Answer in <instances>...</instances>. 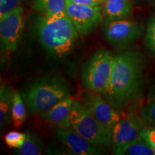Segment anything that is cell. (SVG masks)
<instances>
[{
    "instance_id": "20",
    "label": "cell",
    "mask_w": 155,
    "mask_h": 155,
    "mask_svg": "<svg viewBox=\"0 0 155 155\" xmlns=\"http://www.w3.org/2000/svg\"><path fill=\"white\" fill-rule=\"evenodd\" d=\"M26 135L25 133H20L18 131H10L5 137V141L7 145L12 148H19L24 144Z\"/></svg>"
},
{
    "instance_id": "8",
    "label": "cell",
    "mask_w": 155,
    "mask_h": 155,
    "mask_svg": "<svg viewBox=\"0 0 155 155\" xmlns=\"http://www.w3.org/2000/svg\"><path fill=\"white\" fill-rule=\"evenodd\" d=\"M24 25V12L21 7L0 17V41L2 51L11 53L17 49L22 38Z\"/></svg>"
},
{
    "instance_id": "23",
    "label": "cell",
    "mask_w": 155,
    "mask_h": 155,
    "mask_svg": "<svg viewBox=\"0 0 155 155\" xmlns=\"http://www.w3.org/2000/svg\"><path fill=\"white\" fill-rule=\"evenodd\" d=\"M146 38L149 47L155 53V17L149 23Z\"/></svg>"
},
{
    "instance_id": "13",
    "label": "cell",
    "mask_w": 155,
    "mask_h": 155,
    "mask_svg": "<svg viewBox=\"0 0 155 155\" xmlns=\"http://www.w3.org/2000/svg\"><path fill=\"white\" fill-rule=\"evenodd\" d=\"M133 7L130 0H105L102 14L106 20H118L129 17Z\"/></svg>"
},
{
    "instance_id": "2",
    "label": "cell",
    "mask_w": 155,
    "mask_h": 155,
    "mask_svg": "<svg viewBox=\"0 0 155 155\" xmlns=\"http://www.w3.org/2000/svg\"><path fill=\"white\" fill-rule=\"evenodd\" d=\"M38 34L45 49L58 58L71 53L79 36L67 15L53 18L42 16L38 23Z\"/></svg>"
},
{
    "instance_id": "21",
    "label": "cell",
    "mask_w": 155,
    "mask_h": 155,
    "mask_svg": "<svg viewBox=\"0 0 155 155\" xmlns=\"http://www.w3.org/2000/svg\"><path fill=\"white\" fill-rule=\"evenodd\" d=\"M22 0H0V17L21 7Z\"/></svg>"
},
{
    "instance_id": "10",
    "label": "cell",
    "mask_w": 155,
    "mask_h": 155,
    "mask_svg": "<svg viewBox=\"0 0 155 155\" xmlns=\"http://www.w3.org/2000/svg\"><path fill=\"white\" fill-rule=\"evenodd\" d=\"M106 40L115 45L130 43L140 35L142 28L134 21L128 19L106 20L103 27Z\"/></svg>"
},
{
    "instance_id": "15",
    "label": "cell",
    "mask_w": 155,
    "mask_h": 155,
    "mask_svg": "<svg viewBox=\"0 0 155 155\" xmlns=\"http://www.w3.org/2000/svg\"><path fill=\"white\" fill-rule=\"evenodd\" d=\"M14 92L6 84L0 87V127L2 129L12 121V108Z\"/></svg>"
},
{
    "instance_id": "1",
    "label": "cell",
    "mask_w": 155,
    "mask_h": 155,
    "mask_svg": "<svg viewBox=\"0 0 155 155\" xmlns=\"http://www.w3.org/2000/svg\"><path fill=\"white\" fill-rule=\"evenodd\" d=\"M141 54L127 51L114 56L113 69L104 98L116 109L129 105L139 96L142 84Z\"/></svg>"
},
{
    "instance_id": "24",
    "label": "cell",
    "mask_w": 155,
    "mask_h": 155,
    "mask_svg": "<svg viewBox=\"0 0 155 155\" xmlns=\"http://www.w3.org/2000/svg\"><path fill=\"white\" fill-rule=\"evenodd\" d=\"M74 3L88 6H100L104 4L105 0H71Z\"/></svg>"
},
{
    "instance_id": "9",
    "label": "cell",
    "mask_w": 155,
    "mask_h": 155,
    "mask_svg": "<svg viewBox=\"0 0 155 155\" xmlns=\"http://www.w3.org/2000/svg\"><path fill=\"white\" fill-rule=\"evenodd\" d=\"M82 100L85 107L110 130L125 115L113 107L101 94L88 91L83 94Z\"/></svg>"
},
{
    "instance_id": "5",
    "label": "cell",
    "mask_w": 155,
    "mask_h": 155,
    "mask_svg": "<svg viewBox=\"0 0 155 155\" xmlns=\"http://www.w3.org/2000/svg\"><path fill=\"white\" fill-rule=\"evenodd\" d=\"M114 56L108 50L101 48L95 53L83 68L82 81L88 91L105 94L107 91Z\"/></svg>"
},
{
    "instance_id": "6",
    "label": "cell",
    "mask_w": 155,
    "mask_h": 155,
    "mask_svg": "<svg viewBox=\"0 0 155 155\" xmlns=\"http://www.w3.org/2000/svg\"><path fill=\"white\" fill-rule=\"evenodd\" d=\"M65 9L79 35L87 36L103 22L101 8L99 6H88L65 0Z\"/></svg>"
},
{
    "instance_id": "11",
    "label": "cell",
    "mask_w": 155,
    "mask_h": 155,
    "mask_svg": "<svg viewBox=\"0 0 155 155\" xmlns=\"http://www.w3.org/2000/svg\"><path fill=\"white\" fill-rule=\"evenodd\" d=\"M55 137L73 154L78 155H98L101 152L97 147L91 144L72 129L58 127Z\"/></svg>"
},
{
    "instance_id": "12",
    "label": "cell",
    "mask_w": 155,
    "mask_h": 155,
    "mask_svg": "<svg viewBox=\"0 0 155 155\" xmlns=\"http://www.w3.org/2000/svg\"><path fill=\"white\" fill-rule=\"evenodd\" d=\"M75 99L73 97H68L54 106L40 116L45 121L57 126L58 127L71 129V114Z\"/></svg>"
},
{
    "instance_id": "19",
    "label": "cell",
    "mask_w": 155,
    "mask_h": 155,
    "mask_svg": "<svg viewBox=\"0 0 155 155\" xmlns=\"http://www.w3.org/2000/svg\"><path fill=\"white\" fill-rule=\"evenodd\" d=\"M139 115L145 122L155 124V88L151 91L146 104L141 108Z\"/></svg>"
},
{
    "instance_id": "14",
    "label": "cell",
    "mask_w": 155,
    "mask_h": 155,
    "mask_svg": "<svg viewBox=\"0 0 155 155\" xmlns=\"http://www.w3.org/2000/svg\"><path fill=\"white\" fill-rule=\"evenodd\" d=\"M34 8L48 18L67 15L65 0H35Z\"/></svg>"
},
{
    "instance_id": "4",
    "label": "cell",
    "mask_w": 155,
    "mask_h": 155,
    "mask_svg": "<svg viewBox=\"0 0 155 155\" xmlns=\"http://www.w3.org/2000/svg\"><path fill=\"white\" fill-rule=\"evenodd\" d=\"M73 130L96 147L111 144V130L108 129L85 107L80 101L73 102L71 114Z\"/></svg>"
},
{
    "instance_id": "18",
    "label": "cell",
    "mask_w": 155,
    "mask_h": 155,
    "mask_svg": "<svg viewBox=\"0 0 155 155\" xmlns=\"http://www.w3.org/2000/svg\"><path fill=\"white\" fill-rule=\"evenodd\" d=\"M155 155L150 144L139 135L138 138L128 144L122 151L121 155Z\"/></svg>"
},
{
    "instance_id": "17",
    "label": "cell",
    "mask_w": 155,
    "mask_h": 155,
    "mask_svg": "<svg viewBox=\"0 0 155 155\" xmlns=\"http://www.w3.org/2000/svg\"><path fill=\"white\" fill-rule=\"evenodd\" d=\"M25 104L22 95L18 92H14L12 108V122L16 129L22 127L27 119V112Z\"/></svg>"
},
{
    "instance_id": "3",
    "label": "cell",
    "mask_w": 155,
    "mask_h": 155,
    "mask_svg": "<svg viewBox=\"0 0 155 155\" xmlns=\"http://www.w3.org/2000/svg\"><path fill=\"white\" fill-rule=\"evenodd\" d=\"M68 82L61 78L49 77L37 80L22 92L25 105L33 114L45 113L70 96Z\"/></svg>"
},
{
    "instance_id": "16",
    "label": "cell",
    "mask_w": 155,
    "mask_h": 155,
    "mask_svg": "<svg viewBox=\"0 0 155 155\" xmlns=\"http://www.w3.org/2000/svg\"><path fill=\"white\" fill-rule=\"evenodd\" d=\"M26 139L24 144L16 149L15 154L19 155H40L42 154L43 144L38 134L32 129H28L25 132Z\"/></svg>"
},
{
    "instance_id": "22",
    "label": "cell",
    "mask_w": 155,
    "mask_h": 155,
    "mask_svg": "<svg viewBox=\"0 0 155 155\" xmlns=\"http://www.w3.org/2000/svg\"><path fill=\"white\" fill-rule=\"evenodd\" d=\"M140 136L150 144L155 153V128L144 126L141 129Z\"/></svg>"
},
{
    "instance_id": "7",
    "label": "cell",
    "mask_w": 155,
    "mask_h": 155,
    "mask_svg": "<svg viewBox=\"0 0 155 155\" xmlns=\"http://www.w3.org/2000/svg\"><path fill=\"white\" fill-rule=\"evenodd\" d=\"M144 122L140 115L125 114L111 130V145L114 154L121 155L124 149L138 138L144 127Z\"/></svg>"
}]
</instances>
